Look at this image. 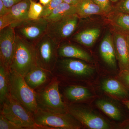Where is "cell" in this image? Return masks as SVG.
<instances>
[{"label": "cell", "mask_w": 129, "mask_h": 129, "mask_svg": "<svg viewBox=\"0 0 129 129\" xmlns=\"http://www.w3.org/2000/svg\"><path fill=\"white\" fill-rule=\"evenodd\" d=\"M58 45L46 34L35 45L36 64L52 72L59 58Z\"/></svg>", "instance_id": "cell-7"}, {"label": "cell", "mask_w": 129, "mask_h": 129, "mask_svg": "<svg viewBox=\"0 0 129 129\" xmlns=\"http://www.w3.org/2000/svg\"><path fill=\"white\" fill-rule=\"evenodd\" d=\"M59 85L60 82L55 77L48 85L35 92L38 109L51 112H68L67 105L63 100Z\"/></svg>", "instance_id": "cell-2"}, {"label": "cell", "mask_w": 129, "mask_h": 129, "mask_svg": "<svg viewBox=\"0 0 129 129\" xmlns=\"http://www.w3.org/2000/svg\"><path fill=\"white\" fill-rule=\"evenodd\" d=\"M76 14L80 18L94 15H103L105 12L92 0H79L76 6Z\"/></svg>", "instance_id": "cell-20"}, {"label": "cell", "mask_w": 129, "mask_h": 129, "mask_svg": "<svg viewBox=\"0 0 129 129\" xmlns=\"http://www.w3.org/2000/svg\"><path fill=\"white\" fill-rule=\"evenodd\" d=\"M124 33L125 34L127 44H128V46L129 48V32H128V33H125V32H124Z\"/></svg>", "instance_id": "cell-35"}, {"label": "cell", "mask_w": 129, "mask_h": 129, "mask_svg": "<svg viewBox=\"0 0 129 129\" xmlns=\"http://www.w3.org/2000/svg\"><path fill=\"white\" fill-rule=\"evenodd\" d=\"M98 5L105 13L111 12L113 10L110 0H92Z\"/></svg>", "instance_id": "cell-28"}, {"label": "cell", "mask_w": 129, "mask_h": 129, "mask_svg": "<svg viewBox=\"0 0 129 129\" xmlns=\"http://www.w3.org/2000/svg\"><path fill=\"white\" fill-rule=\"evenodd\" d=\"M118 1H119V0H110L111 2H116Z\"/></svg>", "instance_id": "cell-37"}, {"label": "cell", "mask_w": 129, "mask_h": 129, "mask_svg": "<svg viewBox=\"0 0 129 129\" xmlns=\"http://www.w3.org/2000/svg\"><path fill=\"white\" fill-rule=\"evenodd\" d=\"M123 103L125 104L129 110V100H124L123 101Z\"/></svg>", "instance_id": "cell-36"}, {"label": "cell", "mask_w": 129, "mask_h": 129, "mask_svg": "<svg viewBox=\"0 0 129 129\" xmlns=\"http://www.w3.org/2000/svg\"><path fill=\"white\" fill-rule=\"evenodd\" d=\"M80 19L75 14L48 22L46 34L59 45L73 35L78 26Z\"/></svg>", "instance_id": "cell-8"}, {"label": "cell", "mask_w": 129, "mask_h": 129, "mask_svg": "<svg viewBox=\"0 0 129 129\" xmlns=\"http://www.w3.org/2000/svg\"><path fill=\"white\" fill-rule=\"evenodd\" d=\"M23 77L27 84L36 92L48 85L55 76L52 72L36 65Z\"/></svg>", "instance_id": "cell-12"}, {"label": "cell", "mask_w": 129, "mask_h": 129, "mask_svg": "<svg viewBox=\"0 0 129 129\" xmlns=\"http://www.w3.org/2000/svg\"><path fill=\"white\" fill-rule=\"evenodd\" d=\"M9 10V8L7 7L3 4L2 0H0V17L7 14Z\"/></svg>", "instance_id": "cell-32"}, {"label": "cell", "mask_w": 129, "mask_h": 129, "mask_svg": "<svg viewBox=\"0 0 129 129\" xmlns=\"http://www.w3.org/2000/svg\"><path fill=\"white\" fill-rule=\"evenodd\" d=\"M34 1H37V0H34Z\"/></svg>", "instance_id": "cell-38"}, {"label": "cell", "mask_w": 129, "mask_h": 129, "mask_svg": "<svg viewBox=\"0 0 129 129\" xmlns=\"http://www.w3.org/2000/svg\"><path fill=\"white\" fill-rule=\"evenodd\" d=\"M16 35L11 25L0 30V64L10 70L15 51Z\"/></svg>", "instance_id": "cell-11"}, {"label": "cell", "mask_w": 129, "mask_h": 129, "mask_svg": "<svg viewBox=\"0 0 129 129\" xmlns=\"http://www.w3.org/2000/svg\"><path fill=\"white\" fill-rule=\"evenodd\" d=\"M59 89L66 104L80 103L91 96L88 88L79 85H59Z\"/></svg>", "instance_id": "cell-13"}, {"label": "cell", "mask_w": 129, "mask_h": 129, "mask_svg": "<svg viewBox=\"0 0 129 129\" xmlns=\"http://www.w3.org/2000/svg\"><path fill=\"white\" fill-rule=\"evenodd\" d=\"M36 65L35 46L16 36L15 51L10 70L24 76Z\"/></svg>", "instance_id": "cell-5"}, {"label": "cell", "mask_w": 129, "mask_h": 129, "mask_svg": "<svg viewBox=\"0 0 129 129\" xmlns=\"http://www.w3.org/2000/svg\"><path fill=\"white\" fill-rule=\"evenodd\" d=\"M22 1V0H2L4 5L8 8Z\"/></svg>", "instance_id": "cell-31"}, {"label": "cell", "mask_w": 129, "mask_h": 129, "mask_svg": "<svg viewBox=\"0 0 129 129\" xmlns=\"http://www.w3.org/2000/svg\"><path fill=\"white\" fill-rule=\"evenodd\" d=\"M48 22L46 19H28L14 25L16 36L35 46L46 34Z\"/></svg>", "instance_id": "cell-9"}, {"label": "cell", "mask_w": 129, "mask_h": 129, "mask_svg": "<svg viewBox=\"0 0 129 129\" xmlns=\"http://www.w3.org/2000/svg\"><path fill=\"white\" fill-rule=\"evenodd\" d=\"M109 20L117 30L129 32V13L115 11L110 13Z\"/></svg>", "instance_id": "cell-21"}, {"label": "cell", "mask_w": 129, "mask_h": 129, "mask_svg": "<svg viewBox=\"0 0 129 129\" xmlns=\"http://www.w3.org/2000/svg\"><path fill=\"white\" fill-rule=\"evenodd\" d=\"M10 70L0 64V106L10 96Z\"/></svg>", "instance_id": "cell-22"}, {"label": "cell", "mask_w": 129, "mask_h": 129, "mask_svg": "<svg viewBox=\"0 0 129 129\" xmlns=\"http://www.w3.org/2000/svg\"><path fill=\"white\" fill-rule=\"evenodd\" d=\"M51 0H39L40 3H41L43 6L48 4Z\"/></svg>", "instance_id": "cell-34"}, {"label": "cell", "mask_w": 129, "mask_h": 129, "mask_svg": "<svg viewBox=\"0 0 129 129\" xmlns=\"http://www.w3.org/2000/svg\"><path fill=\"white\" fill-rule=\"evenodd\" d=\"M0 129H23L0 114Z\"/></svg>", "instance_id": "cell-27"}, {"label": "cell", "mask_w": 129, "mask_h": 129, "mask_svg": "<svg viewBox=\"0 0 129 129\" xmlns=\"http://www.w3.org/2000/svg\"><path fill=\"white\" fill-rule=\"evenodd\" d=\"M101 30L99 28H90L74 33L72 39L76 43L84 46L91 47L98 39Z\"/></svg>", "instance_id": "cell-18"}, {"label": "cell", "mask_w": 129, "mask_h": 129, "mask_svg": "<svg viewBox=\"0 0 129 129\" xmlns=\"http://www.w3.org/2000/svg\"><path fill=\"white\" fill-rule=\"evenodd\" d=\"M43 6L40 2L34 0H30V4L28 13L29 19H37L40 18L43 11Z\"/></svg>", "instance_id": "cell-25"}, {"label": "cell", "mask_w": 129, "mask_h": 129, "mask_svg": "<svg viewBox=\"0 0 129 129\" xmlns=\"http://www.w3.org/2000/svg\"><path fill=\"white\" fill-rule=\"evenodd\" d=\"M95 69L85 61L68 58H59L52 71L60 85H76L78 81L94 73Z\"/></svg>", "instance_id": "cell-1"}, {"label": "cell", "mask_w": 129, "mask_h": 129, "mask_svg": "<svg viewBox=\"0 0 129 129\" xmlns=\"http://www.w3.org/2000/svg\"><path fill=\"white\" fill-rule=\"evenodd\" d=\"M37 124L46 129H79L82 125L68 112H51L38 109L33 114Z\"/></svg>", "instance_id": "cell-6"}, {"label": "cell", "mask_w": 129, "mask_h": 129, "mask_svg": "<svg viewBox=\"0 0 129 129\" xmlns=\"http://www.w3.org/2000/svg\"><path fill=\"white\" fill-rule=\"evenodd\" d=\"M114 10L129 13V0H121L115 7Z\"/></svg>", "instance_id": "cell-30"}, {"label": "cell", "mask_w": 129, "mask_h": 129, "mask_svg": "<svg viewBox=\"0 0 129 129\" xmlns=\"http://www.w3.org/2000/svg\"><path fill=\"white\" fill-rule=\"evenodd\" d=\"M63 2V0H51L48 4L43 6V11L40 18H46L48 17L57 7Z\"/></svg>", "instance_id": "cell-26"}, {"label": "cell", "mask_w": 129, "mask_h": 129, "mask_svg": "<svg viewBox=\"0 0 129 129\" xmlns=\"http://www.w3.org/2000/svg\"><path fill=\"white\" fill-rule=\"evenodd\" d=\"M63 2L67 3L68 4L76 6L79 0H63Z\"/></svg>", "instance_id": "cell-33"}, {"label": "cell", "mask_w": 129, "mask_h": 129, "mask_svg": "<svg viewBox=\"0 0 129 129\" xmlns=\"http://www.w3.org/2000/svg\"><path fill=\"white\" fill-rule=\"evenodd\" d=\"M0 114L23 129H46L37 124L33 114L9 96L0 106Z\"/></svg>", "instance_id": "cell-4"}, {"label": "cell", "mask_w": 129, "mask_h": 129, "mask_svg": "<svg viewBox=\"0 0 129 129\" xmlns=\"http://www.w3.org/2000/svg\"><path fill=\"white\" fill-rule=\"evenodd\" d=\"M30 4V0H22L9 8V12L5 15L11 25H15L28 19V13Z\"/></svg>", "instance_id": "cell-17"}, {"label": "cell", "mask_w": 129, "mask_h": 129, "mask_svg": "<svg viewBox=\"0 0 129 129\" xmlns=\"http://www.w3.org/2000/svg\"><path fill=\"white\" fill-rule=\"evenodd\" d=\"M58 53L59 58H75L86 62H91L92 60L90 54L83 48L64 41L58 45Z\"/></svg>", "instance_id": "cell-16"}, {"label": "cell", "mask_w": 129, "mask_h": 129, "mask_svg": "<svg viewBox=\"0 0 129 129\" xmlns=\"http://www.w3.org/2000/svg\"><path fill=\"white\" fill-rule=\"evenodd\" d=\"M10 96L34 114L38 110L35 92L25 82L23 76L10 70Z\"/></svg>", "instance_id": "cell-3"}, {"label": "cell", "mask_w": 129, "mask_h": 129, "mask_svg": "<svg viewBox=\"0 0 129 129\" xmlns=\"http://www.w3.org/2000/svg\"><path fill=\"white\" fill-rule=\"evenodd\" d=\"M101 88L105 92L122 99L129 96L128 90L120 80L113 79H108L102 82Z\"/></svg>", "instance_id": "cell-19"}, {"label": "cell", "mask_w": 129, "mask_h": 129, "mask_svg": "<svg viewBox=\"0 0 129 129\" xmlns=\"http://www.w3.org/2000/svg\"><path fill=\"white\" fill-rule=\"evenodd\" d=\"M96 103L99 109L112 119L116 120L121 119L122 114L120 110L112 103L104 99H99Z\"/></svg>", "instance_id": "cell-24"}, {"label": "cell", "mask_w": 129, "mask_h": 129, "mask_svg": "<svg viewBox=\"0 0 129 129\" xmlns=\"http://www.w3.org/2000/svg\"><path fill=\"white\" fill-rule=\"evenodd\" d=\"M67 111L82 125L92 129H108L110 126L103 118L80 103L67 104Z\"/></svg>", "instance_id": "cell-10"}, {"label": "cell", "mask_w": 129, "mask_h": 129, "mask_svg": "<svg viewBox=\"0 0 129 129\" xmlns=\"http://www.w3.org/2000/svg\"><path fill=\"white\" fill-rule=\"evenodd\" d=\"M119 78L125 88L129 90V70H120Z\"/></svg>", "instance_id": "cell-29"}, {"label": "cell", "mask_w": 129, "mask_h": 129, "mask_svg": "<svg viewBox=\"0 0 129 129\" xmlns=\"http://www.w3.org/2000/svg\"><path fill=\"white\" fill-rule=\"evenodd\" d=\"M99 52L103 60L108 66L113 69L117 68V57L113 35L107 32L102 40Z\"/></svg>", "instance_id": "cell-15"}, {"label": "cell", "mask_w": 129, "mask_h": 129, "mask_svg": "<svg viewBox=\"0 0 129 129\" xmlns=\"http://www.w3.org/2000/svg\"><path fill=\"white\" fill-rule=\"evenodd\" d=\"M75 14H76L75 6L63 2L57 7L48 17L45 18L48 22H51Z\"/></svg>", "instance_id": "cell-23"}, {"label": "cell", "mask_w": 129, "mask_h": 129, "mask_svg": "<svg viewBox=\"0 0 129 129\" xmlns=\"http://www.w3.org/2000/svg\"><path fill=\"white\" fill-rule=\"evenodd\" d=\"M114 43L120 70H129V48L124 32L117 30L113 33Z\"/></svg>", "instance_id": "cell-14"}]
</instances>
